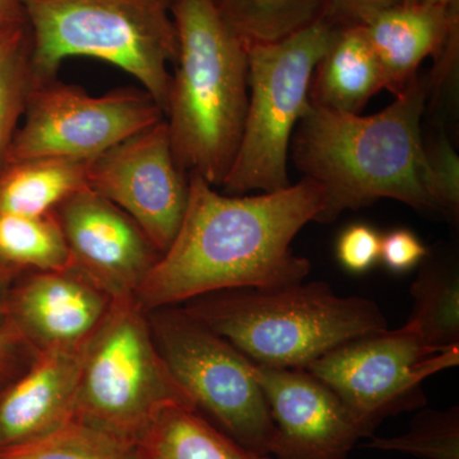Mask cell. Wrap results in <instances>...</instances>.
Returning <instances> with one entry per match:
<instances>
[{
	"label": "cell",
	"mask_w": 459,
	"mask_h": 459,
	"mask_svg": "<svg viewBox=\"0 0 459 459\" xmlns=\"http://www.w3.org/2000/svg\"><path fill=\"white\" fill-rule=\"evenodd\" d=\"M325 208V190L309 178L276 192L230 195L189 174L177 237L134 296L152 312L225 290L304 282L312 264L291 244Z\"/></svg>",
	"instance_id": "1"
},
{
	"label": "cell",
	"mask_w": 459,
	"mask_h": 459,
	"mask_svg": "<svg viewBox=\"0 0 459 459\" xmlns=\"http://www.w3.org/2000/svg\"><path fill=\"white\" fill-rule=\"evenodd\" d=\"M431 74H416L385 110L362 117L310 104L291 138L296 168L325 190L318 222L382 198L440 212L421 120Z\"/></svg>",
	"instance_id": "2"
},
{
	"label": "cell",
	"mask_w": 459,
	"mask_h": 459,
	"mask_svg": "<svg viewBox=\"0 0 459 459\" xmlns=\"http://www.w3.org/2000/svg\"><path fill=\"white\" fill-rule=\"evenodd\" d=\"M178 35L165 122L181 170L221 186L249 101L247 44L216 0H171Z\"/></svg>",
	"instance_id": "3"
},
{
	"label": "cell",
	"mask_w": 459,
	"mask_h": 459,
	"mask_svg": "<svg viewBox=\"0 0 459 459\" xmlns=\"http://www.w3.org/2000/svg\"><path fill=\"white\" fill-rule=\"evenodd\" d=\"M184 309L255 364L285 369H305L340 344L388 329L374 301L337 295L325 282L225 290Z\"/></svg>",
	"instance_id": "4"
},
{
	"label": "cell",
	"mask_w": 459,
	"mask_h": 459,
	"mask_svg": "<svg viewBox=\"0 0 459 459\" xmlns=\"http://www.w3.org/2000/svg\"><path fill=\"white\" fill-rule=\"evenodd\" d=\"M32 38L35 86L56 80L72 56L110 63L141 83L165 111L177 63L171 0H22Z\"/></svg>",
	"instance_id": "5"
},
{
	"label": "cell",
	"mask_w": 459,
	"mask_h": 459,
	"mask_svg": "<svg viewBox=\"0 0 459 459\" xmlns=\"http://www.w3.org/2000/svg\"><path fill=\"white\" fill-rule=\"evenodd\" d=\"M341 29L325 18L281 40L247 45L249 101L223 193L246 195L289 186L287 162L296 126L310 107L314 69Z\"/></svg>",
	"instance_id": "6"
},
{
	"label": "cell",
	"mask_w": 459,
	"mask_h": 459,
	"mask_svg": "<svg viewBox=\"0 0 459 459\" xmlns=\"http://www.w3.org/2000/svg\"><path fill=\"white\" fill-rule=\"evenodd\" d=\"M148 312L134 295L113 298L90 338L74 419L134 443L162 407L195 410L157 350Z\"/></svg>",
	"instance_id": "7"
},
{
	"label": "cell",
	"mask_w": 459,
	"mask_h": 459,
	"mask_svg": "<svg viewBox=\"0 0 459 459\" xmlns=\"http://www.w3.org/2000/svg\"><path fill=\"white\" fill-rule=\"evenodd\" d=\"M157 350L195 410L250 451L270 455L273 421L255 362L184 307L148 312Z\"/></svg>",
	"instance_id": "8"
},
{
	"label": "cell",
	"mask_w": 459,
	"mask_h": 459,
	"mask_svg": "<svg viewBox=\"0 0 459 459\" xmlns=\"http://www.w3.org/2000/svg\"><path fill=\"white\" fill-rule=\"evenodd\" d=\"M164 119L162 108L142 87L91 96L53 80L30 93L5 165L33 159L90 161Z\"/></svg>",
	"instance_id": "9"
},
{
	"label": "cell",
	"mask_w": 459,
	"mask_h": 459,
	"mask_svg": "<svg viewBox=\"0 0 459 459\" xmlns=\"http://www.w3.org/2000/svg\"><path fill=\"white\" fill-rule=\"evenodd\" d=\"M458 362V347L435 351L403 325L340 344L305 370L333 391L371 437L389 416L425 406L424 380Z\"/></svg>",
	"instance_id": "10"
},
{
	"label": "cell",
	"mask_w": 459,
	"mask_h": 459,
	"mask_svg": "<svg viewBox=\"0 0 459 459\" xmlns=\"http://www.w3.org/2000/svg\"><path fill=\"white\" fill-rule=\"evenodd\" d=\"M87 186L128 214L165 253L189 195V175L178 165L165 119L90 160Z\"/></svg>",
	"instance_id": "11"
},
{
	"label": "cell",
	"mask_w": 459,
	"mask_h": 459,
	"mask_svg": "<svg viewBox=\"0 0 459 459\" xmlns=\"http://www.w3.org/2000/svg\"><path fill=\"white\" fill-rule=\"evenodd\" d=\"M255 362V361H253ZM272 421V459H349L367 431L336 394L305 369L255 364Z\"/></svg>",
	"instance_id": "12"
},
{
	"label": "cell",
	"mask_w": 459,
	"mask_h": 459,
	"mask_svg": "<svg viewBox=\"0 0 459 459\" xmlns=\"http://www.w3.org/2000/svg\"><path fill=\"white\" fill-rule=\"evenodd\" d=\"M54 213L77 270L111 298L137 294L161 253L128 214L90 188Z\"/></svg>",
	"instance_id": "13"
},
{
	"label": "cell",
	"mask_w": 459,
	"mask_h": 459,
	"mask_svg": "<svg viewBox=\"0 0 459 459\" xmlns=\"http://www.w3.org/2000/svg\"><path fill=\"white\" fill-rule=\"evenodd\" d=\"M113 298L86 274L71 267L33 272L11 298L21 337L35 350L84 344L101 325Z\"/></svg>",
	"instance_id": "14"
},
{
	"label": "cell",
	"mask_w": 459,
	"mask_h": 459,
	"mask_svg": "<svg viewBox=\"0 0 459 459\" xmlns=\"http://www.w3.org/2000/svg\"><path fill=\"white\" fill-rule=\"evenodd\" d=\"M89 341L38 353L31 368L0 395V451L45 437L74 419Z\"/></svg>",
	"instance_id": "15"
},
{
	"label": "cell",
	"mask_w": 459,
	"mask_h": 459,
	"mask_svg": "<svg viewBox=\"0 0 459 459\" xmlns=\"http://www.w3.org/2000/svg\"><path fill=\"white\" fill-rule=\"evenodd\" d=\"M364 27L386 91L400 95L428 56L435 60L459 36V7L397 5L371 18Z\"/></svg>",
	"instance_id": "16"
},
{
	"label": "cell",
	"mask_w": 459,
	"mask_h": 459,
	"mask_svg": "<svg viewBox=\"0 0 459 459\" xmlns=\"http://www.w3.org/2000/svg\"><path fill=\"white\" fill-rule=\"evenodd\" d=\"M385 89L382 66L364 27H346L338 31L314 69L309 101L314 107L360 114Z\"/></svg>",
	"instance_id": "17"
},
{
	"label": "cell",
	"mask_w": 459,
	"mask_h": 459,
	"mask_svg": "<svg viewBox=\"0 0 459 459\" xmlns=\"http://www.w3.org/2000/svg\"><path fill=\"white\" fill-rule=\"evenodd\" d=\"M138 459H272L241 446L197 410L162 407L134 442Z\"/></svg>",
	"instance_id": "18"
},
{
	"label": "cell",
	"mask_w": 459,
	"mask_h": 459,
	"mask_svg": "<svg viewBox=\"0 0 459 459\" xmlns=\"http://www.w3.org/2000/svg\"><path fill=\"white\" fill-rule=\"evenodd\" d=\"M89 161L33 159L0 171V213L45 216L87 186Z\"/></svg>",
	"instance_id": "19"
},
{
	"label": "cell",
	"mask_w": 459,
	"mask_h": 459,
	"mask_svg": "<svg viewBox=\"0 0 459 459\" xmlns=\"http://www.w3.org/2000/svg\"><path fill=\"white\" fill-rule=\"evenodd\" d=\"M411 286L413 310L406 327L435 351L458 347L459 272L453 256H425Z\"/></svg>",
	"instance_id": "20"
},
{
	"label": "cell",
	"mask_w": 459,
	"mask_h": 459,
	"mask_svg": "<svg viewBox=\"0 0 459 459\" xmlns=\"http://www.w3.org/2000/svg\"><path fill=\"white\" fill-rule=\"evenodd\" d=\"M0 264L33 272L74 267L56 213L45 216L0 213Z\"/></svg>",
	"instance_id": "21"
},
{
	"label": "cell",
	"mask_w": 459,
	"mask_h": 459,
	"mask_svg": "<svg viewBox=\"0 0 459 459\" xmlns=\"http://www.w3.org/2000/svg\"><path fill=\"white\" fill-rule=\"evenodd\" d=\"M32 38L26 20L0 26V171L35 83Z\"/></svg>",
	"instance_id": "22"
},
{
	"label": "cell",
	"mask_w": 459,
	"mask_h": 459,
	"mask_svg": "<svg viewBox=\"0 0 459 459\" xmlns=\"http://www.w3.org/2000/svg\"><path fill=\"white\" fill-rule=\"evenodd\" d=\"M328 0H216L247 45L281 40L325 16Z\"/></svg>",
	"instance_id": "23"
},
{
	"label": "cell",
	"mask_w": 459,
	"mask_h": 459,
	"mask_svg": "<svg viewBox=\"0 0 459 459\" xmlns=\"http://www.w3.org/2000/svg\"><path fill=\"white\" fill-rule=\"evenodd\" d=\"M2 459H138L134 443L80 420L53 433L0 451Z\"/></svg>",
	"instance_id": "24"
},
{
	"label": "cell",
	"mask_w": 459,
	"mask_h": 459,
	"mask_svg": "<svg viewBox=\"0 0 459 459\" xmlns=\"http://www.w3.org/2000/svg\"><path fill=\"white\" fill-rule=\"evenodd\" d=\"M367 446L424 459H459L458 407L420 411L406 434L373 437Z\"/></svg>",
	"instance_id": "25"
},
{
	"label": "cell",
	"mask_w": 459,
	"mask_h": 459,
	"mask_svg": "<svg viewBox=\"0 0 459 459\" xmlns=\"http://www.w3.org/2000/svg\"><path fill=\"white\" fill-rule=\"evenodd\" d=\"M429 165L433 172L435 195L442 213L458 216L459 160L446 135L427 146Z\"/></svg>",
	"instance_id": "26"
},
{
	"label": "cell",
	"mask_w": 459,
	"mask_h": 459,
	"mask_svg": "<svg viewBox=\"0 0 459 459\" xmlns=\"http://www.w3.org/2000/svg\"><path fill=\"white\" fill-rule=\"evenodd\" d=\"M380 243L382 237L371 226L365 223L350 226L338 238V262L351 273H365L379 261Z\"/></svg>",
	"instance_id": "27"
},
{
	"label": "cell",
	"mask_w": 459,
	"mask_h": 459,
	"mask_svg": "<svg viewBox=\"0 0 459 459\" xmlns=\"http://www.w3.org/2000/svg\"><path fill=\"white\" fill-rule=\"evenodd\" d=\"M428 247L412 231L397 229L382 237L380 258L389 271L394 273L409 272L424 261Z\"/></svg>",
	"instance_id": "28"
},
{
	"label": "cell",
	"mask_w": 459,
	"mask_h": 459,
	"mask_svg": "<svg viewBox=\"0 0 459 459\" xmlns=\"http://www.w3.org/2000/svg\"><path fill=\"white\" fill-rule=\"evenodd\" d=\"M401 4L402 0H328L325 18L338 29L365 26L380 12Z\"/></svg>",
	"instance_id": "29"
},
{
	"label": "cell",
	"mask_w": 459,
	"mask_h": 459,
	"mask_svg": "<svg viewBox=\"0 0 459 459\" xmlns=\"http://www.w3.org/2000/svg\"><path fill=\"white\" fill-rule=\"evenodd\" d=\"M5 276V267L0 264V376L11 360L13 347L20 342L25 343L12 314V296H8Z\"/></svg>",
	"instance_id": "30"
},
{
	"label": "cell",
	"mask_w": 459,
	"mask_h": 459,
	"mask_svg": "<svg viewBox=\"0 0 459 459\" xmlns=\"http://www.w3.org/2000/svg\"><path fill=\"white\" fill-rule=\"evenodd\" d=\"M26 20L22 0H0V26Z\"/></svg>",
	"instance_id": "31"
},
{
	"label": "cell",
	"mask_w": 459,
	"mask_h": 459,
	"mask_svg": "<svg viewBox=\"0 0 459 459\" xmlns=\"http://www.w3.org/2000/svg\"><path fill=\"white\" fill-rule=\"evenodd\" d=\"M420 4L442 5V7H459V0H420Z\"/></svg>",
	"instance_id": "32"
},
{
	"label": "cell",
	"mask_w": 459,
	"mask_h": 459,
	"mask_svg": "<svg viewBox=\"0 0 459 459\" xmlns=\"http://www.w3.org/2000/svg\"><path fill=\"white\" fill-rule=\"evenodd\" d=\"M420 0H402V4L403 5H415L419 4Z\"/></svg>",
	"instance_id": "33"
},
{
	"label": "cell",
	"mask_w": 459,
	"mask_h": 459,
	"mask_svg": "<svg viewBox=\"0 0 459 459\" xmlns=\"http://www.w3.org/2000/svg\"><path fill=\"white\" fill-rule=\"evenodd\" d=\"M0 459H2V458H0Z\"/></svg>",
	"instance_id": "34"
}]
</instances>
